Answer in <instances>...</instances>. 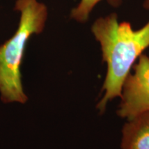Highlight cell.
Instances as JSON below:
<instances>
[{
	"instance_id": "6da1fadb",
	"label": "cell",
	"mask_w": 149,
	"mask_h": 149,
	"mask_svg": "<svg viewBox=\"0 0 149 149\" xmlns=\"http://www.w3.org/2000/svg\"><path fill=\"white\" fill-rule=\"evenodd\" d=\"M100 43L107 73L103 84L104 96L97 108L105 111L108 102L121 96L122 86L134 62L149 47V19L135 30L128 22H120L116 13L100 17L91 26Z\"/></svg>"
},
{
	"instance_id": "7a4b0ae2",
	"label": "cell",
	"mask_w": 149,
	"mask_h": 149,
	"mask_svg": "<svg viewBox=\"0 0 149 149\" xmlns=\"http://www.w3.org/2000/svg\"><path fill=\"white\" fill-rule=\"evenodd\" d=\"M15 10L21 14L17 30L0 45V93L4 103H25L20 68L30 37L43 31L48 17V9L37 0H17Z\"/></svg>"
},
{
	"instance_id": "3957f363",
	"label": "cell",
	"mask_w": 149,
	"mask_h": 149,
	"mask_svg": "<svg viewBox=\"0 0 149 149\" xmlns=\"http://www.w3.org/2000/svg\"><path fill=\"white\" fill-rule=\"evenodd\" d=\"M121 102L117 114L130 120L149 111V58L146 55L139 57L134 67V73H129L122 86Z\"/></svg>"
},
{
	"instance_id": "277c9868",
	"label": "cell",
	"mask_w": 149,
	"mask_h": 149,
	"mask_svg": "<svg viewBox=\"0 0 149 149\" xmlns=\"http://www.w3.org/2000/svg\"><path fill=\"white\" fill-rule=\"evenodd\" d=\"M128 121L122 129V149H149V111Z\"/></svg>"
},
{
	"instance_id": "5b68a950",
	"label": "cell",
	"mask_w": 149,
	"mask_h": 149,
	"mask_svg": "<svg viewBox=\"0 0 149 149\" xmlns=\"http://www.w3.org/2000/svg\"><path fill=\"white\" fill-rule=\"evenodd\" d=\"M103 0H80L78 4L71 10L70 18L79 23L88 21L90 15L97 3ZM113 7H118L122 4V0H106Z\"/></svg>"
},
{
	"instance_id": "8992f818",
	"label": "cell",
	"mask_w": 149,
	"mask_h": 149,
	"mask_svg": "<svg viewBox=\"0 0 149 149\" xmlns=\"http://www.w3.org/2000/svg\"><path fill=\"white\" fill-rule=\"evenodd\" d=\"M142 6L144 9L149 10V0H142Z\"/></svg>"
}]
</instances>
